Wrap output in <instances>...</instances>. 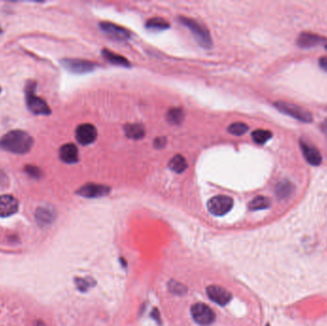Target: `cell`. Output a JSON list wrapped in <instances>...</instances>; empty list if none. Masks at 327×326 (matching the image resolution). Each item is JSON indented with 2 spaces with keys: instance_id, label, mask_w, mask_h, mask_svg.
Masks as SVG:
<instances>
[{
  "instance_id": "12",
  "label": "cell",
  "mask_w": 327,
  "mask_h": 326,
  "mask_svg": "<svg viewBox=\"0 0 327 326\" xmlns=\"http://www.w3.org/2000/svg\"><path fill=\"white\" fill-rule=\"evenodd\" d=\"M299 146L301 148L302 154L305 156V158L308 163L314 167L320 166L322 162V157H321L320 151L318 150V148H315L314 146L308 144L307 142L303 141V140L299 141Z\"/></svg>"
},
{
  "instance_id": "25",
  "label": "cell",
  "mask_w": 327,
  "mask_h": 326,
  "mask_svg": "<svg viewBox=\"0 0 327 326\" xmlns=\"http://www.w3.org/2000/svg\"><path fill=\"white\" fill-rule=\"evenodd\" d=\"M248 130H249V126H247L244 123H241V122L233 123L228 127V131L230 134L236 135V136L244 135Z\"/></svg>"
},
{
  "instance_id": "28",
  "label": "cell",
  "mask_w": 327,
  "mask_h": 326,
  "mask_svg": "<svg viewBox=\"0 0 327 326\" xmlns=\"http://www.w3.org/2000/svg\"><path fill=\"white\" fill-rule=\"evenodd\" d=\"M25 172L28 175H30L31 177L36 178V179L42 176V171H40V169L35 167V166H31V165L25 167Z\"/></svg>"
},
{
  "instance_id": "4",
  "label": "cell",
  "mask_w": 327,
  "mask_h": 326,
  "mask_svg": "<svg viewBox=\"0 0 327 326\" xmlns=\"http://www.w3.org/2000/svg\"><path fill=\"white\" fill-rule=\"evenodd\" d=\"M274 106L278 111L282 112L283 114H286L292 118L296 119L297 121H300L302 123L309 124L313 121L312 114L303 107L297 104L278 101L274 103Z\"/></svg>"
},
{
  "instance_id": "13",
  "label": "cell",
  "mask_w": 327,
  "mask_h": 326,
  "mask_svg": "<svg viewBox=\"0 0 327 326\" xmlns=\"http://www.w3.org/2000/svg\"><path fill=\"white\" fill-rule=\"evenodd\" d=\"M100 27L105 34H107L109 37H113L117 40H127L131 36V34L128 30L118 26L114 23L101 22L100 23Z\"/></svg>"
},
{
  "instance_id": "3",
  "label": "cell",
  "mask_w": 327,
  "mask_h": 326,
  "mask_svg": "<svg viewBox=\"0 0 327 326\" xmlns=\"http://www.w3.org/2000/svg\"><path fill=\"white\" fill-rule=\"evenodd\" d=\"M178 20L181 22V24H183L185 27L192 32L196 41L202 47L209 48L212 46L213 41H212L211 34H209L208 30L203 24L194 20L193 18L186 17V16H180Z\"/></svg>"
},
{
  "instance_id": "32",
  "label": "cell",
  "mask_w": 327,
  "mask_h": 326,
  "mask_svg": "<svg viewBox=\"0 0 327 326\" xmlns=\"http://www.w3.org/2000/svg\"><path fill=\"white\" fill-rule=\"evenodd\" d=\"M319 64L320 66L327 72V57H322L319 59Z\"/></svg>"
},
{
  "instance_id": "7",
  "label": "cell",
  "mask_w": 327,
  "mask_h": 326,
  "mask_svg": "<svg viewBox=\"0 0 327 326\" xmlns=\"http://www.w3.org/2000/svg\"><path fill=\"white\" fill-rule=\"evenodd\" d=\"M61 65L67 71L74 74H86L95 70L96 64L90 60L80 59H63L60 60Z\"/></svg>"
},
{
  "instance_id": "14",
  "label": "cell",
  "mask_w": 327,
  "mask_h": 326,
  "mask_svg": "<svg viewBox=\"0 0 327 326\" xmlns=\"http://www.w3.org/2000/svg\"><path fill=\"white\" fill-rule=\"evenodd\" d=\"M18 211V201L14 196L0 195V217H9Z\"/></svg>"
},
{
  "instance_id": "8",
  "label": "cell",
  "mask_w": 327,
  "mask_h": 326,
  "mask_svg": "<svg viewBox=\"0 0 327 326\" xmlns=\"http://www.w3.org/2000/svg\"><path fill=\"white\" fill-rule=\"evenodd\" d=\"M97 129L93 125L82 124L76 129V139L82 146L93 144L97 139Z\"/></svg>"
},
{
  "instance_id": "30",
  "label": "cell",
  "mask_w": 327,
  "mask_h": 326,
  "mask_svg": "<svg viewBox=\"0 0 327 326\" xmlns=\"http://www.w3.org/2000/svg\"><path fill=\"white\" fill-rule=\"evenodd\" d=\"M151 317H152V319H154L155 321H157L159 324L162 323V322H161V319H160V313H159L157 308H154L153 311L151 312Z\"/></svg>"
},
{
  "instance_id": "20",
  "label": "cell",
  "mask_w": 327,
  "mask_h": 326,
  "mask_svg": "<svg viewBox=\"0 0 327 326\" xmlns=\"http://www.w3.org/2000/svg\"><path fill=\"white\" fill-rule=\"evenodd\" d=\"M169 167L171 171H174L176 173H182L186 171L188 164H186V159L183 156L177 154V155L171 158V160L169 163Z\"/></svg>"
},
{
  "instance_id": "16",
  "label": "cell",
  "mask_w": 327,
  "mask_h": 326,
  "mask_svg": "<svg viewBox=\"0 0 327 326\" xmlns=\"http://www.w3.org/2000/svg\"><path fill=\"white\" fill-rule=\"evenodd\" d=\"M295 185L289 180H283L279 181L275 185V195L278 199L285 200L292 196V194L295 192Z\"/></svg>"
},
{
  "instance_id": "33",
  "label": "cell",
  "mask_w": 327,
  "mask_h": 326,
  "mask_svg": "<svg viewBox=\"0 0 327 326\" xmlns=\"http://www.w3.org/2000/svg\"><path fill=\"white\" fill-rule=\"evenodd\" d=\"M320 128H321V131H322L323 134L325 135V137H326L327 139V119H325V120L321 123V125H320Z\"/></svg>"
},
{
  "instance_id": "35",
  "label": "cell",
  "mask_w": 327,
  "mask_h": 326,
  "mask_svg": "<svg viewBox=\"0 0 327 326\" xmlns=\"http://www.w3.org/2000/svg\"><path fill=\"white\" fill-rule=\"evenodd\" d=\"M325 50H327V45H325Z\"/></svg>"
},
{
  "instance_id": "10",
  "label": "cell",
  "mask_w": 327,
  "mask_h": 326,
  "mask_svg": "<svg viewBox=\"0 0 327 326\" xmlns=\"http://www.w3.org/2000/svg\"><path fill=\"white\" fill-rule=\"evenodd\" d=\"M110 193V188L107 185H99V184H85L81 187L77 193L85 198H99L107 195Z\"/></svg>"
},
{
  "instance_id": "2",
  "label": "cell",
  "mask_w": 327,
  "mask_h": 326,
  "mask_svg": "<svg viewBox=\"0 0 327 326\" xmlns=\"http://www.w3.org/2000/svg\"><path fill=\"white\" fill-rule=\"evenodd\" d=\"M36 87L37 83L34 81L27 82L25 87V100L29 111L35 115H50L52 112L50 106L43 99L36 95Z\"/></svg>"
},
{
  "instance_id": "15",
  "label": "cell",
  "mask_w": 327,
  "mask_h": 326,
  "mask_svg": "<svg viewBox=\"0 0 327 326\" xmlns=\"http://www.w3.org/2000/svg\"><path fill=\"white\" fill-rule=\"evenodd\" d=\"M60 158L62 162L75 164L79 161V150L74 144H65L60 149Z\"/></svg>"
},
{
  "instance_id": "26",
  "label": "cell",
  "mask_w": 327,
  "mask_h": 326,
  "mask_svg": "<svg viewBox=\"0 0 327 326\" xmlns=\"http://www.w3.org/2000/svg\"><path fill=\"white\" fill-rule=\"evenodd\" d=\"M168 287L172 294L178 295V296H182V295L186 294V291H188L185 285H183L182 283L176 282V281H173V280H171V282H169Z\"/></svg>"
},
{
  "instance_id": "18",
  "label": "cell",
  "mask_w": 327,
  "mask_h": 326,
  "mask_svg": "<svg viewBox=\"0 0 327 326\" xmlns=\"http://www.w3.org/2000/svg\"><path fill=\"white\" fill-rule=\"evenodd\" d=\"M102 54L104 56V59H106L108 62H110L114 65H119V66L130 67V62L127 60L125 57L118 55L116 53L112 52L110 50L104 49L102 51Z\"/></svg>"
},
{
  "instance_id": "17",
  "label": "cell",
  "mask_w": 327,
  "mask_h": 326,
  "mask_svg": "<svg viewBox=\"0 0 327 326\" xmlns=\"http://www.w3.org/2000/svg\"><path fill=\"white\" fill-rule=\"evenodd\" d=\"M55 211L50 207H38L36 212V219L40 226L50 225L55 219Z\"/></svg>"
},
{
  "instance_id": "24",
  "label": "cell",
  "mask_w": 327,
  "mask_h": 326,
  "mask_svg": "<svg viewBox=\"0 0 327 326\" xmlns=\"http://www.w3.org/2000/svg\"><path fill=\"white\" fill-rule=\"evenodd\" d=\"M272 136L273 133L270 130L265 129H256L252 133L253 142L258 145H264L272 138Z\"/></svg>"
},
{
  "instance_id": "11",
  "label": "cell",
  "mask_w": 327,
  "mask_h": 326,
  "mask_svg": "<svg viewBox=\"0 0 327 326\" xmlns=\"http://www.w3.org/2000/svg\"><path fill=\"white\" fill-rule=\"evenodd\" d=\"M326 41V37H321L320 35L313 34V33L303 32L297 37V45L299 48L308 49V48L316 47L317 45L324 43Z\"/></svg>"
},
{
  "instance_id": "6",
  "label": "cell",
  "mask_w": 327,
  "mask_h": 326,
  "mask_svg": "<svg viewBox=\"0 0 327 326\" xmlns=\"http://www.w3.org/2000/svg\"><path fill=\"white\" fill-rule=\"evenodd\" d=\"M233 207V200L227 195H216L208 202V212L216 216L227 215Z\"/></svg>"
},
{
  "instance_id": "27",
  "label": "cell",
  "mask_w": 327,
  "mask_h": 326,
  "mask_svg": "<svg viewBox=\"0 0 327 326\" xmlns=\"http://www.w3.org/2000/svg\"><path fill=\"white\" fill-rule=\"evenodd\" d=\"M75 283L77 288L81 292H86L87 290L92 288L96 282H94L92 278H76Z\"/></svg>"
},
{
  "instance_id": "9",
  "label": "cell",
  "mask_w": 327,
  "mask_h": 326,
  "mask_svg": "<svg viewBox=\"0 0 327 326\" xmlns=\"http://www.w3.org/2000/svg\"><path fill=\"white\" fill-rule=\"evenodd\" d=\"M206 292H207L208 298L212 301H214L215 304H218L220 306L227 305L232 298L231 294L228 290L225 289L221 286H218V285L208 286Z\"/></svg>"
},
{
  "instance_id": "37",
  "label": "cell",
  "mask_w": 327,
  "mask_h": 326,
  "mask_svg": "<svg viewBox=\"0 0 327 326\" xmlns=\"http://www.w3.org/2000/svg\"><path fill=\"white\" fill-rule=\"evenodd\" d=\"M267 326H269V324H267Z\"/></svg>"
},
{
  "instance_id": "29",
  "label": "cell",
  "mask_w": 327,
  "mask_h": 326,
  "mask_svg": "<svg viewBox=\"0 0 327 326\" xmlns=\"http://www.w3.org/2000/svg\"><path fill=\"white\" fill-rule=\"evenodd\" d=\"M167 140L165 137H159L154 140V147L156 148H163L166 146Z\"/></svg>"
},
{
  "instance_id": "19",
  "label": "cell",
  "mask_w": 327,
  "mask_h": 326,
  "mask_svg": "<svg viewBox=\"0 0 327 326\" xmlns=\"http://www.w3.org/2000/svg\"><path fill=\"white\" fill-rule=\"evenodd\" d=\"M125 133L129 139L140 140L145 136L146 129L140 124H128L125 126Z\"/></svg>"
},
{
  "instance_id": "34",
  "label": "cell",
  "mask_w": 327,
  "mask_h": 326,
  "mask_svg": "<svg viewBox=\"0 0 327 326\" xmlns=\"http://www.w3.org/2000/svg\"><path fill=\"white\" fill-rule=\"evenodd\" d=\"M1 33H2V29H1V28H0V34H1Z\"/></svg>"
},
{
  "instance_id": "31",
  "label": "cell",
  "mask_w": 327,
  "mask_h": 326,
  "mask_svg": "<svg viewBox=\"0 0 327 326\" xmlns=\"http://www.w3.org/2000/svg\"><path fill=\"white\" fill-rule=\"evenodd\" d=\"M8 179L6 174L3 172V171L0 170V188L6 185L7 184Z\"/></svg>"
},
{
  "instance_id": "21",
  "label": "cell",
  "mask_w": 327,
  "mask_h": 326,
  "mask_svg": "<svg viewBox=\"0 0 327 326\" xmlns=\"http://www.w3.org/2000/svg\"><path fill=\"white\" fill-rule=\"evenodd\" d=\"M270 207H271V200L266 196H262V195L254 197L253 200L249 203V208L250 211H253V212L266 209Z\"/></svg>"
},
{
  "instance_id": "5",
  "label": "cell",
  "mask_w": 327,
  "mask_h": 326,
  "mask_svg": "<svg viewBox=\"0 0 327 326\" xmlns=\"http://www.w3.org/2000/svg\"><path fill=\"white\" fill-rule=\"evenodd\" d=\"M191 314L194 321L201 326L211 325L216 320L215 312L207 304L198 302L191 307Z\"/></svg>"
},
{
  "instance_id": "1",
  "label": "cell",
  "mask_w": 327,
  "mask_h": 326,
  "mask_svg": "<svg viewBox=\"0 0 327 326\" xmlns=\"http://www.w3.org/2000/svg\"><path fill=\"white\" fill-rule=\"evenodd\" d=\"M33 138L23 130H12L0 139L1 149L18 155L28 153L33 148Z\"/></svg>"
},
{
  "instance_id": "23",
  "label": "cell",
  "mask_w": 327,
  "mask_h": 326,
  "mask_svg": "<svg viewBox=\"0 0 327 326\" xmlns=\"http://www.w3.org/2000/svg\"><path fill=\"white\" fill-rule=\"evenodd\" d=\"M147 28L153 31H164L170 28V23L161 17H153L147 22Z\"/></svg>"
},
{
  "instance_id": "22",
  "label": "cell",
  "mask_w": 327,
  "mask_h": 326,
  "mask_svg": "<svg viewBox=\"0 0 327 326\" xmlns=\"http://www.w3.org/2000/svg\"><path fill=\"white\" fill-rule=\"evenodd\" d=\"M185 119V112L180 107L171 108L167 113V120L172 125H180Z\"/></svg>"
},
{
  "instance_id": "36",
  "label": "cell",
  "mask_w": 327,
  "mask_h": 326,
  "mask_svg": "<svg viewBox=\"0 0 327 326\" xmlns=\"http://www.w3.org/2000/svg\"><path fill=\"white\" fill-rule=\"evenodd\" d=\"M0 93H1V87H0Z\"/></svg>"
}]
</instances>
